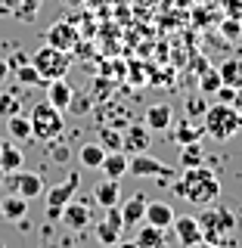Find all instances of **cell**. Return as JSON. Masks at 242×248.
<instances>
[{"label":"cell","mask_w":242,"mask_h":248,"mask_svg":"<svg viewBox=\"0 0 242 248\" xmlns=\"http://www.w3.org/2000/svg\"><path fill=\"white\" fill-rule=\"evenodd\" d=\"M174 208L168 205V202H146V214H143V220L146 223H152V227H159V230H168L171 223H174Z\"/></svg>","instance_id":"13"},{"label":"cell","mask_w":242,"mask_h":248,"mask_svg":"<svg viewBox=\"0 0 242 248\" xmlns=\"http://www.w3.org/2000/svg\"><path fill=\"white\" fill-rule=\"evenodd\" d=\"M217 75L227 87H242V62L239 59H224L217 65Z\"/></svg>","instance_id":"26"},{"label":"cell","mask_w":242,"mask_h":248,"mask_svg":"<svg viewBox=\"0 0 242 248\" xmlns=\"http://www.w3.org/2000/svg\"><path fill=\"white\" fill-rule=\"evenodd\" d=\"M202 137H205V127H202V124H193L190 118H183V121L174 127V140H177L180 146H183V143H199Z\"/></svg>","instance_id":"24"},{"label":"cell","mask_w":242,"mask_h":248,"mask_svg":"<svg viewBox=\"0 0 242 248\" xmlns=\"http://www.w3.org/2000/svg\"><path fill=\"white\" fill-rule=\"evenodd\" d=\"M6 130H10V137L16 140V143H25V140H31V121L28 115H10L6 118Z\"/></svg>","instance_id":"25"},{"label":"cell","mask_w":242,"mask_h":248,"mask_svg":"<svg viewBox=\"0 0 242 248\" xmlns=\"http://www.w3.org/2000/svg\"><path fill=\"white\" fill-rule=\"evenodd\" d=\"M78 158H81L84 168H99V165H103V158H106V149L99 143H84L81 149H78Z\"/></svg>","instance_id":"27"},{"label":"cell","mask_w":242,"mask_h":248,"mask_svg":"<svg viewBox=\"0 0 242 248\" xmlns=\"http://www.w3.org/2000/svg\"><path fill=\"white\" fill-rule=\"evenodd\" d=\"M93 202H97L99 208H115L121 202V186L118 180H112V177H106V180H99L97 186H93Z\"/></svg>","instance_id":"16"},{"label":"cell","mask_w":242,"mask_h":248,"mask_svg":"<svg viewBox=\"0 0 242 248\" xmlns=\"http://www.w3.org/2000/svg\"><path fill=\"white\" fill-rule=\"evenodd\" d=\"M137 248H165V230H159V227H152V223H140V230H137Z\"/></svg>","instance_id":"23"},{"label":"cell","mask_w":242,"mask_h":248,"mask_svg":"<svg viewBox=\"0 0 242 248\" xmlns=\"http://www.w3.org/2000/svg\"><path fill=\"white\" fill-rule=\"evenodd\" d=\"M233 106H236V112L242 115V87H236V99H233Z\"/></svg>","instance_id":"39"},{"label":"cell","mask_w":242,"mask_h":248,"mask_svg":"<svg viewBox=\"0 0 242 248\" xmlns=\"http://www.w3.org/2000/svg\"><path fill=\"white\" fill-rule=\"evenodd\" d=\"M143 124L149 130H168L171 124H174V112H171V106L168 103H152L149 108H146V115H143Z\"/></svg>","instance_id":"15"},{"label":"cell","mask_w":242,"mask_h":248,"mask_svg":"<svg viewBox=\"0 0 242 248\" xmlns=\"http://www.w3.org/2000/svg\"><path fill=\"white\" fill-rule=\"evenodd\" d=\"M0 16H10V13H6V6H3V3H0Z\"/></svg>","instance_id":"43"},{"label":"cell","mask_w":242,"mask_h":248,"mask_svg":"<svg viewBox=\"0 0 242 248\" xmlns=\"http://www.w3.org/2000/svg\"><path fill=\"white\" fill-rule=\"evenodd\" d=\"M217 99L233 106V99H236V87H227V84H221V90H217Z\"/></svg>","instance_id":"36"},{"label":"cell","mask_w":242,"mask_h":248,"mask_svg":"<svg viewBox=\"0 0 242 248\" xmlns=\"http://www.w3.org/2000/svg\"><path fill=\"white\" fill-rule=\"evenodd\" d=\"M78 186H81V177H78V174H68L65 183H56L53 189H47V220H59L62 208L75 199Z\"/></svg>","instance_id":"6"},{"label":"cell","mask_w":242,"mask_h":248,"mask_svg":"<svg viewBox=\"0 0 242 248\" xmlns=\"http://www.w3.org/2000/svg\"><path fill=\"white\" fill-rule=\"evenodd\" d=\"M128 165H130L128 152H124V149H115V152H106V158H103V165H99V170H103L106 177H112V180H121V177L128 174Z\"/></svg>","instance_id":"19"},{"label":"cell","mask_w":242,"mask_h":248,"mask_svg":"<svg viewBox=\"0 0 242 248\" xmlns=\"http://www.w3.org/2000/svg\"><path fill=\"white\" fill-rule=\"evenodd\" d=\"M230 10L239 16V13H242V0H230Z\"/></svg>","instance_id":"40"},{"label":"cell","mask_w":242,"mask_h":248,"mask_svg":"<svg viewBox=\"0 0 242 248\" xmlns=\"http://www.w3.org/2000/svg\"><path fill=\"white\" fill-rule=\"evenodd\" d=\"M221 75H217V68H205L202 72V78H199V93L202 96H208V93H217L221 90Z\"/></svg>","instance_id":"30"},{"label":"cell","mask_w":242,"mask_h":248,"mask_svg":"<svg viewBox=\"0 0 242 248\" xmlns=\"http://www.w3.org/2000/svg\"><path fill=\"white\" fill-rule=\"evenodd\" d=\"M202 127H205L208 137H214V140L224 143V140H233L242 130V115L236 112V106H230V103H214L202 115Z\"/></svg>","instance_id":"2"},{"label":"cell","mask_w":242,"mask_h":248,"mask_svg":"<svg viewBox=\"0 0 242 248\" xmlns=\"http://www.w3.org/2000/svg\"><path fill=\"white\" fill-rule=\"evenodd\" d=\"M115 248H137V242H118Z\"/></svg>","instance_id":"41"},{"label":"cell","mask_w":242,"mask_h":248,"mask_svg":"<svg viewBox=\"0 0 242 248\" xmlns=\"http://www.w3.org/2000/svg\"><path fill=\"white\" fill-rule=\"evenodd\" d=\"M180 161H183V168H199V165H205L202 143H183V146H180Z\"/></svg>","instance_id":"28"},{"label":"cell","mask_w":242,"mask_h":248,"mask_svg":"<svg viewBox=\"0 0 242 248\" xmlns=\"http://www.w3.org/2000/svg\"><path fill=\"white\" fill-rule=\"evenodd\" d=\"M13 75H16V81H19L22 87H34V84H44V78L37 75V68L31 65V62H28V65H25V62H22V65H16V68H13Z\"/></svg>","instance_id":"29"},{"label":"cell","mask_w":242,"mask_h":248,"mask_svg":"<svg viewBox=\"0 0 242 248\" xmlns=\"http://www.w3.org/2000/svg\"><path fill=\"white\" fill-rule=\"evenodd\" d=\"M0 214H3L6 220H25V214H28V199L16 196V192L3 196V199H0Z\"/></svg>","instance_id":"22"},{"label":"cell","mask_w":242,"mask_h":248,"mask_svg":"<svg viewBox=\"0 0 242 248\" xmlns=\"http://www.w3.org/2000/svg\"><path fill=\"white\" fill-rule=\"evenodd\" d=\"M149 134H152V130L146 127V124H128V130L121 134V149L146 152V149H149Z\"/></svg>","instance_id":"12"},{"label":"cell","mask_w":242,"mask_h":248,"mask_svg":"<svg viewBox=\"0 0 242 248\" xmlns=\"http://www.w3.org/2000/svg\"><path fill=\"white\" fill-rule=\"evenodd\" d=\"M199 227H202V242H211V245H224L227 239L236 232V217H233L227 208L221 205H208L205 211L199 214Z\"/></svg>","instance_id":"4"},{"label":"cell","mask_w":242,"mask_h":248,"mask_svg":"<svg viewBox=\"0 0 242 248\" xmlns=\"http://www.w3.org/2000/svg\"><path fill=\"white\" fill-rule=\"evenodd\" d=\"M22 161H25V155H22L16 140L0 143V174H16V170H22Z\"/></svg>","instance_id":"18"},{"label":"cell","mask_w":242,"mask_h":248,"mask_svg":"<svg viewBox=\"0 0 242 248\" xmlns=\"http://www.w3.org/2000/svg\"><path fill=\"white\" fill-rule=\"evenodd\" d=\"M174 232H177V239H180V245L186 248H196L202 242V227H199V217H174Z\"/></svg>","instance_id":"11"},{"label":"cell","mask_w":242,"mask_h":248,"mask_svg":"<svg viewBox=\"0 0 242 248\" xmlns=\"http://www.w3.org/2000/svg\"><path fill=\"white\" fill-rule=\"evenodd\" d=\"M90 93H75V96H72V103H68V108H72V112L75 115H87L90 112Z\"/></svg>","instance_id":"34"},{"label":"cell","mask_w":242,"mask_h":248,"mask_svg":"<svg viewBox=\"0 0 242 248\" xmlns=\"http://www.w3.org/2000/svg\"><path fill=\"white\" fill-rule=\"evenodd\" d=\"M62 223H65L68 230H84L90 223V205H84V202H68L65 208H62Z\"/></svg>","instance_id":"17"},{"label":"cell","mask_w":242,"mask_h":248,"mask_svg":"<svg viewBox=\"0 0 242 248\" xmlns=\"http://www.w3.org/2000/svg\"><path fill=\"white\" fill-rule=\"evenodd\" d=\"M121 232H124V220H121L118 205H115V208H106V217L97 223V239L106 248H112V245L121 242Z\"/></svg>","instance_id":"9"},{"label":"cell","mask_w":242,"mask_h":248,"mask_svg":"<svg viewBox=\"0 0 242 248\" xmlns=\"http://www.w3.org/2000/svg\"><path fill=\"white\" fill-rule=\"evenodd\" d=\"M10 186H13L16 196H22L28 202L44 192V180H41V174H34V170H16V174H10Z\"/></svg>","instance_id":"10"},{"label":"cell","mask_w":242,"mask_h":248,"mask_svg":"<svg viewBox=\"0 0 242 248\" xmlns=\"http://www.w3.org/2000/svg\"><path fill=\"white\" fill-rule=\"evenodd\" d=\"M19 106H22L19 93H10V90H3V93H0V115H3V118L16 115V112H19Z\"/></svg>","instance_id":"31"},{"label":"cell","mask_w":242,"mask_h":248,"mask_svg":"<svg viewBox=\"0 0 242 248\" xmlns=\"http://www.w3.org/2000/svg\"><path fill=\"white\" fill-rule=\"evenodd\" d=\"M31 121V137H37L41 143H56L65 130V118H62V108L50 106V103H37L28 112Z\"/></svg>","instance_id":"3"},{"label":"cell","mask_w":242,"mask_h":248,"mask_svg":"<svg viewBox=\"0 0 242 248\" xmlns=\"http://www.w3.org/2000/svg\"><path fill=\"white\" fill-rule=\"evenodd\" d=\"M174 192L180 199H186L190 205L208 208V205H217V199H221V180H217L205 165L186 168L180 174V180L174 183Z\"/></svg>","instance_id":"1"},{"label":"cell","mask_w":242,"mask_h":248,"mask_svg":"<svg viewBox=\"0 0 242 248\" xmlns=\"http://www.w3.org/2000/svg\"><path fill=\"white\" fill-rule=\"evenodd\" d=\"M196 248H221V245H211V242H199Z\"/></svg>","instance_id":"42"},{"label":"cell","mask_w":242,"mask_h":248,"mask_svg":"<svg viewBox=\"0 0 242 248\" xmlns=\"http://www.w3.org/2000/svg\"><path fill=\"white\" fill-rule=\"evenodd\" d=\"M221 31H224V37H230V41H233V37H239V34H242V22H239V19H233V16H230V19H224Z\"/></svg>","instance_id":"35"},{"label":"cell","mask_w":242,"mask_h":248,"mask_svg":"<svg viewBox=\"0 0 242 248\" xmlns=\"http://www.w3.org/2000/svg\"><path fill=\"white\" fill-rule=\"evenodd\" d=\"M99 146H103L106 152L121 149V134H118V130H112V127H99Z\"/></svg>","instance_id":"32"},{"label":"cell","mask_w":242,"mask_h":248,"mask_svg":"<svg viewBox=\"0 0 242 248\" xmlns=\"http://www.w3.org/2000/svg\"><path fill=\"white\" fill-rule=\"evenodd\" d=\"M146 199L143 192H134L130 199H124L121 202V220H124V227H137V223H143V214H146Z\"/></svg>","instance_id":"14"},{"label":"cell","mask_w":242,"mask_h":248,"mask_svg":"<svg viewBox=\"0 0 242 248\" xmlns=\"http://www.w3.org/2000/svg\"><path fill=\"white\" fill-rule=\"evenodd\" d=\"M128 174H134V177H159V180H168V177L174 174V168H168L165 161L152 158L149 152H134V158H130V165H128Z\"/></svg>","instance_id":"7"},{"label":"cell","mask_w":242,"mask_h":248,"mask_svg":"<svg viewBox=\"0 0 242 248\" xmlns=\"http://www.w3.org/2000/svg\"><path fill=\"white\" fill-rule=\"evenodd\" d=\"M72 96H75V90H72V84H68L65 78H59V81H47V103H50V106L68 108Z\"/></svg>","instance_id":"20"},{"label":"cell","mask_w":242,"mask_h":248,"mask_svg":"<svg viewBox=\"0 0 242 248\" xmlns=\"http://www.w3.org/2000/svg\"><path fill=\"white\" fill-rule=\"evenodd\" d=\"M78 41H81V34H78L75 22H68V19H59V22H53V25L47 28V44L56 46V50L72 53L78 46Z\"/></svg>","instance_id":"8"},{"label":"cell","mask_w":242,"mask_h":248,"mask_svg":"<svg viewBox=\"0 0 242 248\" xmlns=\"http://www.w3.org/2000/svg\"><path fill=\"white\" fill-rule=\"evenodd\" d=\"M31 65L37 68V75H41L44 81H59V78H65L68 68H72V53L44 44L31 53Z\"/></svg>","instance_id":"5"},{"label":"cell","mask_w":242,"mask_h":248,"mask_svg":"<svg viewBox=\"0 0 242 248\" xmlns=\"http://www.w3.org/2000/svg\"><path fill=\"white\" fill-rule=\"evenodd\" d=\"M3 6L19 22H34L37 13H41V0H3Z\"/></svg>","instance_id":"21"},{"label":"cell","mask_w":242,"mask_h":248,"mask_svg":"<svg viewBox=\"0 0 242 248\" xmlns=\"http://www.w3.org/2000/svg\"><path fill=\"white\" fill-rule=\"evenodd\" d=\"M208 112V103H205V96H190L186 99V118H202V115Z\"/></svg>","instance_id":"33"},{"label":"cell","mask_w":242,"mask_h":248,"mask_svg":"<svg viewBox=\"0 0 242 248\" xmlns=\"http://www.w3.org/2000/svg\"><path fill=\"white\" fill-rule=\"evenodd\" d=\"M50 158H53V161H65V158H68V149H65V146H53Z\"/></svg>","instance_id":"37"},{"label":"cell","mask_w":242,"mask_h":248,"mask_svg":"<svg viewBox=\"0 0 242 248\" xmlns=\"http://www.w3.org/2000/svg\"><path fill=\"white\" fill-rule=\"evenodd\" d=\"M6 78H10V62L0 59V81H6Z\"/></svg>","instance_id":"38"}]
</instances>
